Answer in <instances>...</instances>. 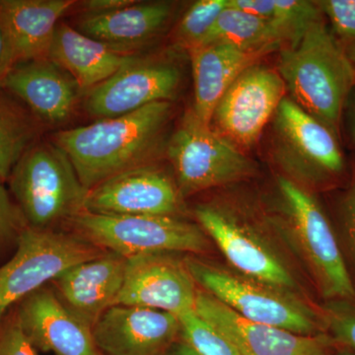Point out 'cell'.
I'll use <instances>...</instances> for the list:
<instances>
[{"instance_id":"6da1fadb","label":"cell","mask_w":355,"mask_h":355,"mask_svg":"<svg viewBox=\"0 0 355 355\" xmlns=\"http://www.w3.org/2000/svg\"><path fill=\"white\" fill-rule=\"evenodd\" d=\"M172 114L170 101L64 130L55 144L69 156L86 190L121 172L149 164Z\"/></svg>"},{"instance_id":"7a4b0ae2","label":"cell","mask_w":355,"mask_h":355,"mask_svg":"<svg viewBox=\"0 0 355 355\" xmlns=\"http://www.w3.org/2000/svg\"><path fill=\"white\" fill-rule=\"evenodd\" d=\"M279 76L292 101L338 133L345 103L355 86V69L323 19L280 53Z\"/></svg>"},{"instance_id":"3957f363","label":"cell","mask_w":355,"mask_h":355,"mask_svg":"<svg viewBox=\"0 0 355 355\" xmlns=\"http://www.w3.org/2000/svg\"><path fill=\"white\" fill-rule=\"evenodd\" d=\"M8 180L16 205L30 227L55 229L84 211L88 190L69 156L55 144L30 147Z\"/></svg>"},{"instance_id":"277c9868","label":"cell","mask_w":355,"mask_h":355,"mask_svg":"<svg viewBox=\"0 0 355 355\" xmlns=\"http://www.w3.org/2000/svg\"><path fill=\"white\" fill-rule=\"evenodd\" d=\"M184 263L198 288L245 319L299 335L322 334L316 313L296 294L195 257H187Z\"/></svg>"},{"instance_id":"5b68a950","label":"cell","mask_w":355,"mask_h":355,"mask_svg":"<svg viewBox=\"0 0 355 355\" xmlns=\"http://www.w3.org/2000/svg\"><path fill=\"white\" fill-rule=\"evenodd\" d=\"M72 233L125 259L154 253L198 254L209 250L202 227L177 216H107L83 211L67 222Z\"/></svg>"},{"instance_id":"8992f818","label":"cell","mask_w":355,"mask_h":355,"mask_svg":"<svg viewBox=\"0 0 355 355\" xmlns=\"http://www.w3.org/2000/svg\"><path fill=\"white\" fill-rule=\"evenodd\" d=\"M15 250L10 260L0 266V323L26 296L69 268L106 252L74 233L30 226L21 233Z\"/></svg>"},{"instance_id":"52a82bcc","label":"cell","mask_w":355,"mask_h":355,"mask_svg":"<svg viewBox=\"0 0 355 355\" xmlns=\"http://www.w3.org/2000/svg\"><path fill=\"white\" fill-rule=\"evenodd\" d=\"M292 240L328 301L355 303V287L335 233L319 203L296 182L279 178Z\"/></svg>"},{"instance_id":"ba28073f","label":"cell","mask_w":355,"mask_h":355,"mask_svg":"<svg viewBox=\"0 0 355 355\" xmlns=\"http://www.w3.org/2000/svg\"><path fill=\"white\" fill-rule=\"evenodd\" d=\"M167 154L182 197L251 176L253 162L190 110L168 141Z\"/></svg>"},{"instance_id":"9c48e42d","label":"cell","mask_w":355,"mask_h":355,"mask_svg":"<svg viewBox=\"0 0 355 355\" xmlns=\"http://www.w3.org/2000/svg\"><path fill=\"white\" fill-rule=\"evenodd\" d=\"M195 214L235 272L297 295V282L284 259L249 222L220 205H198Z\"/></svg>"},{"instance_id":"30bf717a","label":"cell","mask_w":355,"mask_h":355,"mask_svg":"<svg viewBox=\"0 0 355 355\" xmlns=\"http://www.w3.org/2000/svg\"><path fill=\"white\" fill-rule=\"evenodd\" d=\"M286 84L277 70L258 64L245 70L219 100L211 125L232 144L251 146L284 99Z\"/></svg>"},{"instance_id":"8fae6325","label":"cell","mask_w":355,"mask_h":355,"mask_svg":"<svg viewBox=\"0 0 355 355\" xmlns=\"http://www.w3.org/2000/svg\"><path fill=\"white\" fill-rule=\"evenodd\" d=\"M183 197L176 181L150 164L109 178L90 189L84 211L107 216H177Z\"/></svg>"},{"instance_id":"7c38bea8","label":"cell","mask_w":355,"mask_h":355,"mask_svg":"<svg viewBox=\"0 0 355 355\" xmlns=\"http://www.w3.org/2000/svg\"><path fill=\"white\" fill-rule=\"evenodd\" d=\"M198 289L184 259L175 253L140 254L128 259L116 305L150 308L178 317L195 310Z\"/></svg>"},{"instance_id":"4fadbf2b","label":"cell","mask_w":355,"mask_h":355,"mask_svg":"<svg viewBox=\"0 0 355 355\" xmlns=\"http://www.w3.org/2000/svg\"><path fill=\"white\" fill-rule=\"evenodd\" d=\"M195 311L221 331L240 355H331L333 340L328 335L304 336L249 321L198 288Z\"/></svg>"},{"instance_id":"5bb4252c","label":"cell","mask_w":355,"mask_h":355,"mask_svg":"<svg viewBox=\"0 0 355 355\" xmlns=\"http://www.w3.org/2000/svg\"><path fill=\"white\" fill-rule=\"evenodd\" d=\"M176 65L139 60L89 90L86 111L98 120L116 118L155 102L170 101L181 84Z\"/></svg>"},{"instance_id":"9a60e30c","label":"cell","mask_w":355,"mask_h":355,"mask_svg":"<svg viewBox=\"0 0 355 355\" xmlns=\"http://www.w3.org/2000/svg\"><path fill=\"white\" fill-rule=\"evenodd\" d=\"M180 331L176 315L127 305L110 308L92 327L101 355H166Z\"/></svg>"},{"instance_id":"2e32d148","label":"cell","mask_w":355,"mask_h":355,"mask_svg":"<svg viewBox=\"0 0 355 355\" xmlns=\"http://www.w3.org/2000/svg\"><path fill=\"white\" fill-rule=\"evenodd\" d=\"M16 320L37 350L55 355H101L92 328L44 286L15 305Z\"/></svg>"},{"instance_id":"e0dca14e","label":"cell","mask_w":355,"mask_h":355,"mask_svg":"<svg viewBox=\"0 0 355 355\" xmlns=\"http://www.w3.org/2000/svg\"><path fill=\"white\" fill-rule=\"evenodd\" d=\"M127 263L125 257L106 251L69 268L51 284L60 301L92 328L106 311L116 306Z\"/></svg>"},{"instance_id":"ac0fdd59","label":"cell","mask_w":355,"mask_h":355,"mask_svg":"<svg viewBox=\"0 0 355 355\" xmlns=\"http://www.w3.org/2000/svg\"><path fill=\"white\" fill-rule=\"evenodd\" d=\"M275 127L282 146L292 153L293 166L303 174L318 178L343 171L345 162L335 133L289 98L284 97L275 112Z\"/></svg>"},{"instance_id":"d6986e66","label":"cell","mask_w":355,"mask_h":355,"mask_svg":"<svg viewBox=\"0 0 355 355\" xmlns=\"http://www.w3.org/2000/svg\"><path fill=\"white\" fill-rule=\"evenodd\" d=\"M4 88L22 100L40 121L51 125L69 118L81 91L76 80L50 58L16 64Z\"/></svg>"},{"instance_id":"ffe728a7","label":"cell","mask_w":355,"mask_h":355,"mask_svg":"<svg viewBox=\"0 0 355 355\" xmlns=\"http://www.w3.org/2000/svg\"><path fill=\"white\" fill-rule=\"evenodd\" d=\"M277 49L244 50L231 44L211 43L190 49L195 104L193 111L198 120L211 125L219 100L237 77L260 58Z\"/></svg>"},{"instance_id":"44dd1931","label":"cell","mask_w":355,"mask_h":355,"mask_svg":"<svg viewBox=\"0 0 355 355\" xmlns=\"http://www.w3.org/2000/svg\"><path fill=\"white\" fill-rule=\"evenodd\" d=\"M72 0H0V28L15 65L49 58L58 21Z\"/></svg>"},{"instance_id":"7402d4cb","label":"cell","mask_w":355,"mask_h":355,"mask_svg":"<svg viewBox=\"0 0 355 355\" xmlns=\"http://www.w3.org/2000/svg\"><path fill=\"white\" fill-rule=\"evenodd\" d=\"M49 58L67 71L81 90H90L139 58L110 48L64 23L58 25Z\"/></svg>"},{"instance_id":"603a6c76","label":"cell","mask_w":355,"mask_h":355,"mask_svg":"<svg viewBox=\"0 0 355 355\" xmlns=\"http://www.w3.org/2000/svg\"><path fill=\"white\" fill-rule=\"evenodd\" d=\"M172 4L168 2H139L102 15L86 16L79 32L107 44L120 53L148 44L164 31L171 19Z\"/></svg>"},{"instance_id":"cb8c5ba5","label":"cell","mask_w":355,"mask_h":355,"mask_svg":"<svg viewBox=\"0 0 355 355\" xmlns=\"http://www.w3.org/2000/svg\"><path fill=\"white\" fill-rule=\"evenodd\" d=\"M284 42H288L286 35L277 25L227 4L200 46L222 43L244 50H277Z\"/></svg>"},{"instance_id":"d4e9b609","label":"cell","mask_w":355,"mask_h":355,"mask_svg":"<svg viewBox=\"0 0 355 355\" xmlns=\"http://www.w3.org/2000/svg\"><path fill=\"white\" fill-rule=\"evenodd\" d=\"M228 6L277 25L286 35L291 46L297 43L310 25L322 19L316 2L303 0H228Z\"/></svg>"},{"instance_id":"484cf974","label":"cell","mask_w":355,"mask_h":355,"mask_svg":"<svg viewBox=\"0 0 355 355\" xmlns=\"http://www.w3.org/2000/svg\"><path fill=\"white\" fill-rule=\"evenodd\" d=\"M37 133L34 119L12 100L0 96V181L8 180Z\"/></svg>"},{"instance_id":"4316f807","label":"cell","mask_w":355,"mask_h":355,"mask_svg":"<svg viewBox=\"0 0 355 355\" xmlns=\"http://www.w3.org/2000/svg\"><path fill=\"white\" fill-rule=\"evenodd\" d=\"M178 319L180 338L198 355H240L230 340L195 310L183 313Z\"/></svg>"},{"instance_id":"83f0119b","label":"cell","mask_w":355,"mask_h":355,"mask_svg":"<svg viewBox=\"0 0 355 355\" xmlns=\"http://www.w3.org/2000/svg\"><path fill=\"white\" fill-rule=\"evenodd\" d=\"M227 4L228 0H200L195 2L178 25V44L188 49V51L200 46Z\"/></svg>"},{"instance_id":"f1b7e54d","label":"cell","mask_w":355,"mask_h":355,"mask_svg":"<svg viewBox=\"0 0 355 355\" xmlns=\"http://www.w3.org/2000/svg\"><path fill=\"white\" fill-rule=\"evenodd\" d=\"M324 322L334 343L355 354V303L328 301L324 306Z\"/></svg>"},{"instance_id":"f546056e","label":"cell","mask_w":355,"mask_h":355,"mask_svg":"<svg viewBox=\"0 0 355 355\" xmlns=\"http://www.w3.org/2000/svg\"><path fill=\"white\" fill-rule=\"evenodd\" d=\"M27 226L19 207L0 181V256L12 245L16 247L18 238Z\"/></svg>"},{"instance_id":"4dcf8cb0","label":"cell","mask_w":355,"mask_h":355,"mask_svg":"<svg viewBox=\"0 0 355 355\" xmlns=\"http://www.w3.org/2000/svg\"><path fill=\"white\" fill-rule=\"evenodd\" d=\"M316 4L330 20L333 31L349 44L355 43V0H321Z\"/></svg>"},{"instance_id":"1f68e13d","label":"cell","mask_w":355,"mask_h":355,"mask_svg":"<svg viewBox=\"0 0 355 355\" xmlns=\"http://www.w3.org/2000/svg\"><path fill=\"white\" fill-rule=\"evenodd\" d=\"M20 328L15 315L8 314L0 323V355H38Z\"/></svg>"},{"instance_id":"d6a6232c","label":"cell","mask_w":355,"mask_h":355,"mask_svg":"<svg viewBox=\"0 0 355 355\" xmlns=\"http://www.w3.org/2000/svg\"><path fill=\"white\" fill-rule=\"evenodd\" d=\"M343 234L355 265V177L345 193L340 207Z\"/></svg>"},{"instance_id":"836d02e7","label":"cell","mask_w":355,"mask_h":355,"mask_svg":"<svg viewBox=\"0 0 355 355\" xmlns=\"http://www.w3.org/2000/svg\"><path fill=\"white\" fill-rule=\"evenodd\" d=\"M135 0H87V1L81 2L84 12L88 14L87 16L102 15L113 12L128 6L135 3Z\"/></svg>"},{"instance_id":"e575fe53","label":"cell","mask_w":355,"mask_h":355,"mask_svg":"<svg viewBox=\"0 0 355 355\" xmlns=\"http://www.w3.org/2000/svg\"><path fill=\"white\" fill-rule=\"evenodd\" d=\"M15 67V62L3 32L0 28V88H4V84L11 70Z\"/></svg>"},{"instance_id":"d590c367","label":"cell","mask_w":355,"mask_h":355,"mask_svg":"<svg viewBox=\"0 0 355 355\" xmlns=\"http://www.w3.org/2000/svg\"><path fill=\"white\" fill-rule=\"evenodd\" d=\"M166 355H198L188 343L182 340L181 338L177 340L174 345L170 347Z\"/></svg>"},{"instance_id":"8d00e7d4","label":"cell","mask_w":355,"mask_h":355,"mask_svg":"<svg viewBox=\"0 0 355 355\" xmlns=\"http://www.w3.org/2000/svg\"><path fill=\"white\" fill-rule=\"evenodd\" d=\"M350 112H349V132L352 142L355 144V86L349 95Z\"/></svg>"},{"instance_id":"74e56055","label":"cell","mask_w":355,"mask_h":355,"mask_svg":"<svg viewBox=\"0 0 355 355\" xmlns=\"http://www.w3.org/2000/svg\"><path fill=\"white\" fill-rule=\"evenodd\" d=\"M347 55H349V58L350 62H352V65L355 69V43L349 44V48L347 50Z\"/></svg>"},{"instance_id":"f35d334b","label":"cell","mask_w":355,"mask_h":355,"mask_svg":"<svg viewBox=\"0 0 355 355\" xmlns=\"http://www.w3.org/2000/svg\"><path fill=\"white\" fill-rule=\"evenodd\" d=\"M331 355H355L354 352H350V350L347 349H343V347H338V349L336 350L335 352H333Z\"/></svg>"}]
</instances>
